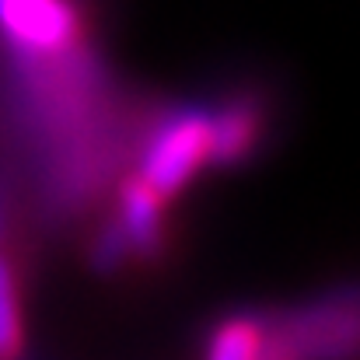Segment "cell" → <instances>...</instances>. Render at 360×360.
<instances>
[{
	"mask_svg": "<svg viewBox=\"0 0 360 360\" xmlns=\"http://www.w3.org/2000/svg\"><path fill=\"white\" fill-rule=\"evenodd\" d=\"M357 304L354 294H329L266 322L259 360H354Z\"/></svg>",
	"mask_w": 360,
	"mask_h": 360,
	"instance_id": "obj_3",
	"label": "cell"
},
{
	"mask_svg": "<svg viewBox=\"0 0 360 360\" xmlns=\"http://www.w3.org/2000/svg\"><path fill=\"white\" fill-rule=\"evenodd\" d=\"M91 259H95L98 269H116V266H122V262L129 259V248H126V241H122L116 221L98 231V238L91 245Z\"/></svg>",
	"mask_w": 360,
	"mask_h": 360,
	"instance_id": "obj_8",
	"label": "cell"
},
{
	"mask_svg": "<svg viewBox=\"0 0 360 360\" xmlns=\"http://www.w3.org/2000/svg\"><path fill=\"white\" fill-rule=\"evenodd\" d=\"M262 133V109L241 95L210 109V165H238L252 154Z\"/></svg>",
	"mask_w": 360,
	"mask_h": 360,
	"instance_id": "obj_5",
	"label": "cell"
},
{
	"mask_svg": "<svg viewBox=\"0 0 360 360\" xmlns=\"http://www.w3.org/2000/svg\"><path fill=\"white\" fill-rule=\"evenodd\" d=\"M161 207H165V200L158 193H150L136 175L126 179L120 186V217H116V228H120L129 255L150 259V255L161 252V241H165Z\"/></svg>",
	"mask_w": 360,
	"mask_h": 360,
	"instance_id": "obj_4",
	"label": "cell"
},
{
	"mask_svg": "<svg viewBox=\"0 0 360 360\" xmlns=\"http://www.w3.org/2000/svg\"><path fill=\"white\" fill-rule=\"evenodd\" d=\"M4 217L7 214H4V196H0V238H4Z\"/></svg>",
	"mask_w": 360,
	"mask_h": 360,
	"instance_id": "obj_9",
	"label": "cell"
},
{
	"mask_svg": "<svg viewBox=\"0 0 360 360\" xmlns=\"http://www.w3.org/2000/svg\"><path fill=\"white\" fill-rule=\"evenodd\" d=\"M21 357V308H18V283L0 252V360Z\"/></svg>",
	"mask_w": 360,
	"mask_h": 360,
	"instance_id": "obj_7",
	"label": "cell"
},
{
	"mask_svg": "<svg viewBox=\"0 0 360 360\" xmlns=\"http://www.w3.org/2000/svg\"><path fill=\"white\" fill-rule=\"evenodd\" d=\"M207 165L210 105H179L161 112L136 147V179L161 200H172Z\"/></svg>",
	"mask_w": 360,
	"mask_h": 360,
	"instance_id": "obj_2",
	"label": "cell"
},
{
	"mask_svg": "<svg viewBox=\"0 0 360 360\" xmlns=\"http://www.w3.org/2000/svg\"><path fill=\"white\" fill-rule=\"evenodd\" d=\"M7 56L11 126L28 150L39 203L49 217H70L102 193L120 165L109 74L81 39L49 49L7 46Z\"/></svg>",
	"mask_w": 360,
	"mask_h": 360,
	"instance_id": "obj_1",
	"label": "cell"
},
{
	"mask_svg": "<svg viewBox=\"0 0 360 360\" xmlns=\"http://www.w3.org/2000/svg\"><path fill=\"white\" fill-rule=\"evenodd\" d=\"M262 336H266V319H259V315H231V319H224L214 329L203 360H259Z\"/></svg>",
	"mask_w": 360,
	"mask_h": 360,
	"instance_id": "obj_6",
	"label": "cell"
}]
</instances>
